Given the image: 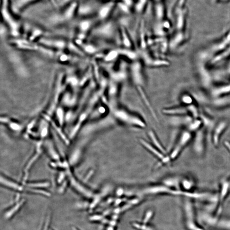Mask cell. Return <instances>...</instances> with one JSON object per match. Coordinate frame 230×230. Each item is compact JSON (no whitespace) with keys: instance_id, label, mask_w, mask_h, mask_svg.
I'll return each mask as SVG.
<instances>
[{"instance_id":"1","label":"cell","mask_w":230,"mask_h":230,"mask_svg":"<svg viewBox=\"0 0 230 230\" xmlns=\"http://www.w3.org/2000/svg\"><path fill=\"white\" fill-rule=\"evenodd\" d=\"M114 114L118 121L127 125L141 128L146 127V124L144 120L124 109H115Z\"/></svg>"},{"instance_id":"2","label":"cell","mask_w":230,"mask_h":230,"mask_svg":"<svg viewBox=\"0 0 230 230\" xmlns=\"http://www.w3.org/2000/svg\"><path fill=\"white\" fill-rule=\"evenodd\" d=\"M191 138V134L189 130L184 131L180 135L177 142L169 155L171 160L176 159L186 146Z\"/></svg>"},{"instance_id":"3","label":"cell","mask_w":230,"mask_h":230,"mask_svg":"<svg viewBox=\"0 0 230 230\" xmlns=\"http://www.w3.org/2000/svg\"><path fill=\"white\" fill-rule=\"evenodd\" d=\"M130 74L132 81L138 86H142L144 84V76L141 64L138 61L133 63L130 66Z\"/></svg>"},{"instance_id":"4","label":"cell","mask_w":230,"mask_h":230,"mask_svg":"<svg viewBox=\"0 0 230 230\" xmlns=\"http://www.w3.org/2000/svg\"><path fill=\"white\" fill-rule=\"evenodd\" d=\"M140 142L141 143L143 146L144 147L150 152L152 154L157 158L158 159H159L162 163H169L171 160L169 155L164 154L158 149L156 148L152 144L147 142L146 141L141 139L140 140Z\"/></svg>"},{"instance_id":"5","label":"cell","mask_w":230,"mask_h":230,"mask_svg":"<svg viewBox=\"0 0 230 230\" xmlns=\"http://www.w3.org/2000/svg\"><path fill=\"white\" fill-rule=\"evenodd\" d=\"M114 2L109 1L103 5L99 10V15L100 18L105 19L108 18L111 14L115 7Z\"/></svg>"},{"instance_id":"6","label":"cell","mask_w":230,"mask_h":230,"mask_svg":"<svg viewBox=\"0 0 230 230\" xmlns=\"http://www.w3.org/2000/svg\"><path fill=\"white\" fill-rule=\"evenodd\" d=\"M163 114L172 116H184L187 115L188 111L187 108L184 107L172 108L164 109L162 111Z\"/></svg>"},{"instance_id":"7","label":"cell","mask_w":230,"mask_h":230,"mask_svg":"<svg viewBox=\"0 0 230 230\" xmlns=\"http://www.w3.org/2000/svg\"><path fill=\"white\" fill-rule=\"evenodd\" d=\"M186 10L183 9L176 13V29L178 31H182L185 26V18H186Z\"/></svg>"},{"instance_id":"8","label":"cell","mask_w":230,"mask_h":230,"mask_svg":"<svg viewBox=\"0 0 230 230\" xmlns=\"http://www.w3.org/2000/svg\"><path fill=\"white\" fill-rule=\"evenodd\" d=\"M154 12L156 18L158 20L163 19L165 15V9L161 2L156 3L154 7Z\"/></svg>"},{"instance_id":"9","label":"cell","mask_w":230,"mask_h":230,"mask_svg":"<svg viewBox=\"0 0 230 230\" xmlns=\"http://www.w3.org/2000/svg\"><path fill=\"white\" fill-rule=\"evenodd\" d=\"M149 136L151 139L153 144L156 148L158 149L161 151L165 155H167V153L165 149L163 147V146L161 144L159 141L157 137L155 134L154 133L153 131H150L149 132Z\"/></svg>"},{"instance_id":"10","label":"cell","mask_w":230,"mask_h":230,"mask_svg":"<svg viewBox=\"0 0 230 230\" xmlns=\"http://www.w3.org/2000/svg\"><path fill=\"white\" fill-rule=\"evenodd\" d=\"M119 54L122 55H125V56L128 57L129 59L131 60H135L137 58V55L135 52L130 50L129 48L121 49L120 50L118 51Z\"/></svg>"},{"instance_id":"11","label":"cell","mask_w":230,"mask_h":230,"mask_svg":"<svg viewBox=\"0 0 230 230\" xmlns=\"http://www.w3.org/2000/svg\"><path fill=\"white\" fill-rule=\"evenodd\" d=\"M184 39V35L183 32L179 31L172 38V41L170 43V46L171 47H176L177 45L183 41Z\"/></svg>"},{"instance_id":"12","label":"cell","mask_w":230,"mask_h":230,"mask_svg":"<svg viewBox=\"0 0 230 230\" xmlns=\"http://www.w3.org/2000/svg\"><path fill=\"white\" fill-rule=\"evenodd\" d=\"M121 31V38L122 42L123 43L125 48H130L131 46V43L129 37L128 35L127 32L126 31L125 29L124 28L122 27Z\"/></svg>"},{"instance_id":"13","label":"cell","mask_w":230,"mask_h":230,"mask_svg":"<svg viewBox=\"0 0 230 230\" xmlns=\"http://www.w3.org/2000/svg\"><path fill=\"white\" fill-rule=\"evenodd\" d=\"M230 90V85H223L215 88L214 90L213 89L212 93L213 95L217 97L223 95L224 92H228Z\"/></svg>"},{"instance_id":"14","label":"cell","mask_w":230,"mask_h":230,"mask_svg":"<svg viewBox=\"0 0 230 230\" xmlns=\"http://www.w3.org/2000/svg\"><path fill=\"white\" fill-rule=\"evenodd\" d=\"M203 144V134L201 132L198 133L197 137H196V139L195 140V142H194V148L195 150L197 152H201L202 150V145Z\"/></svg>"},{"instance_id":"15","label":"cell","mask_w":230,"mask_h":230,"mask_svg":"<svg viewBox=\"0 0 230 230\" xmlns=\"http://www.w3.org/2000/svg\"><path fill=\"white\" fill-rule=\"evenodd\" d=\"M24 200H22V201H20L19 203L17 204L14 207H13L11 209H10V211H8V212L6 213L5 215V217L6 218H9L10 217H11V216H13V215L15 214V212H16L18 211V209H19L21 207V206H22L23 204H24Z\"/></svg>"},{"instance_id":"16","label":"cell","mask_w":230,"mask_h":230,"mask_svg":"<svg viewBox=\"0 0 230 230\" xmlns=\"http://www.w3.org/2000/svg\"><path fill=\"white\" fill-rule=\"evenodd\" d=\"M147 0H137L135 5V8L137 13H142L145 7Z\"/></svg>"},{"instance_id":"17","label":"cell","mask_w":230,"mask_h":230,"mask_svg":"<svg viewBox=\"0 0 230 230\" xmlns=\"http://www.w3.org/2000/svg\"><path fill=\"white\" fill-rule=\"evenodd\" d=\"M226 124L224 123H222L218 126V127L216 129L214 136V142L215 144H217L218 142V139H219V135L222 133V131L225 128Z\"/></svg>"},{"instance_id":"18","label":"cell","mask_w":230,"mask_h":230,"mask_svg":"<svg viewBox=\"0 0 230 230\" xmlns=\"http://www.w3.org/2000/svg\"><path fill=\"white\" fill-rule=\"evenodd\" d=\"M201 121L199 120H196V121H191L190 123L188 124V128L189 129V131H191V130H196L200 126V125H201Z\"/></svg>"},{"instance_id":"19","label":"cell","mask_w":230,"mask_h":230,"mask_svg":"<svg viewBox=\"0 0 230 230\" xmlns=\"http://www.w3.org/2000/svg\"><path fill=\"white\" fill-rule=\"evenodd\" d=\"M181 101L182 103H184L185 104H187L189 105H191L192 103V98L190 96H188L187 95H184L183 96H182L181 99Z\"/></svg>"},{"instance_id":"20","label":"cell","mask_w":230,"mask_h":230,"mask_svg":"<svg viewBox=\"0 0 230 230\" xmlns=\"http://www.w3.org/2000/svg\"><path fill=\"white\" fill-rule=\"evenodd\" d=\"M186 0H178L175 9V13H178L179 11L183 9V6Z\"/></svg>"},{"instance_id":"21","label":"cell","mask_w":230,"mask_h":230,"mask_svg":"<svg viewBox=\"0 0 230 230\" xmlns=\"http://www.w3.org/2000/svg\"><path fill=\"white\" fill-rule=\"evenodd\" d=\"M119 6L120 9L122 10V11L126 13H129L130 12V7L128 6L127 5L123 3L120 2L119 4Z\"/></svg>"},{"instance_id":"22","label":"cell","mask_w":230,"mask_h":230,"mask_svg":"<svg viewBox=\"0 0 230 230\" xmlns=\"http://www.w3.org/2000/svg\"><path fill=\"white\" fill-rule=\"evenodd\" d=\"M119 54L118 52L117 51H113L111 52L109 54L107 57V59L108 60H111L113 59H115L117 56Z\"/></svg>"},{"instance_id":"23","label":"cell","mask_w":230,"mask_h":230,"mask_svg":"<svg viewBox=\"0 0 230 230\" xmlns=\"http://www.w3.org/2000/svg\"><path fill=\"white\" fill-rule=\"evenodd\" d=\"M122 2L123 3L127 5L128 6L130 7L132 5V0H121Z\"/></svg>"},{"instance_id":"24","label":"cell","mask_w":230,"mask_h":230,"mask_svg":"<svg viewBox=\"0 0 230 230\" xmlns=\"http://www.w3.org/2000/svg\"><path fill=\"white\" fill-rule=\"evenodd\" d=\"M102 219V217L100 216H93L90 218V220L91 221H99Z\"/></svg>"},{"instance_id":"25","label":"cell","mask_w":230,"mask_h":230,"mask_svg":"<svg viewBox=\"0 0 230 230\" xmlns=\"http://www.w3.org/2000/svg\"><path fill=\"white\" fill-rule=\"evenodd\" d=\"M49 217H48L47 218L45 226H44L43 230H48L49 223Z\"/></svg>"},{"instance_id":"26","label":"cell","mask_w":230,"mask_h":230,"mask_svg":"<svg viewBox=\"0 0 230 230\" xmlns=\"http://www.w3.org/2000/svg\"><path fill=\"white\" fill-rule=\"evenodd\" d=\"M156 1V3H158V2H161V1L162 0H155Z\"/></svg>"},{"instance_id":"27","label":"cell","mask_w":230,"mask_h":230,"mask_svg":"<svg viewBox=\"0 0 230 230\" xmlns=\"http://www.w3.org/2000/svg\"><path fill=\"white\" fill-rule=\"evenodd\" d=\"M72 230H79L77 229H76V228H75V227H73V228H72Z\"/></svg>"},{"instance_id":"28","label":"cell","mask_w":230,"mask_h":230,"mask_svg":"<svg viewBox=\"0 0 230 230\" xmlns=\"http://www.w3.org/2000/svg\"></svg>"}]
</instances>
